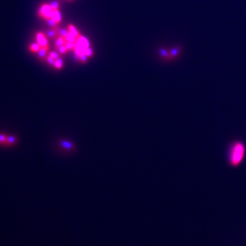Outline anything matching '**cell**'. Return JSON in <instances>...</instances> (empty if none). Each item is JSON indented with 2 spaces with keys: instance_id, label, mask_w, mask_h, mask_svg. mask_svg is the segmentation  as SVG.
Segmentation results:
<instances>
[{
  "instance_id": "9c48e42d",
  "label": "cell",
  "mask_w": 246,
  "mask_h": 246,
  "mask_svg": "<svg viewBox=\"0 0 246 246\" xmlns=\"http://www.w3.org/2000/svg\"><path fill=\"white\" fill-rule=\"evenodd\" d=\"M48 51V48H45V47H40L39 51H38V56L40 59L44 58L45 57L47 52Z\"/></svg>"
},
{
  "instance_id": "44dd1931",
  "label": "cell",
  "mask_w": 246,
  "mask_h": 246,
  "mask_svg": "<svg viewBox=\"0 0 246 246\" xmlns=\"http://www.w3.org/2000/svg\"><path fill=\"white\" fill-rule=\"evenodd\" d=\"M47 62L49 63V64H51V65H53V66H54V64H55V59H53L52 57H51L49 55V56H48L47 58Z\"/></svg>"
},
{
  "instance_id": "3957f363",
  "label": "cell",
  "mask_w": 246,
  "mask_h": 246,
  "mask_svg": "<svg viewBox=\"0 0 246 246\" xmlns=\"http://www.w3.org/2000/svg\"><path fill=\"white\" fill-rule=\"evenodd\" d=\"M75 44L79 46L81 49L84 50V51H85V49L89 47L90 46L89 40L87 39L86 37L81 36V35H79V36L77 37Z\"/></svg>"
},
{
  "instance_id": "2e32d148",
  "label": "cell",
  "mask_w": 246,
  "mask_h": 246,
  "mask_svg": "<svg viewBox=\"0 0 246 246\" xmlns=\"http://www.w3.org/2000/svg\"><path fill=\"white\" fill-rule=\"evenodd\" d=\"M84 53L88 56V58H90V57L93 55V51H92V49H90V47H88L85 49Z\"/></svg>"
},
{
  "instance_id": "7a4b0ae2",
  "label": "cell",
  "mask_w": 246,
  "mask_h": 246,
  "mask_svg": "<svg viewBox=\"0 0 246 246\" xmlns=\"http://www.w3.org/2000/svg\"><path fill=\"white\" fill-rule=\"evenodd\" d=\"M53 9L51 8V5L49 4H44L40 8L39 11V15L42 17H44L46 19H49L51 18L52 16Z\"/></svg>"
},
{
  "instance_id": "ba28073f",
  "label": "cell",
  "mask_w": 246,
  "mask_h": 246,
  "mask_svg": "<svg viewBox=\"0 0 246 246\" xmlns=\"http://www.w3.org/2000/svg\"><path fill=\"white\" fill-rule=\"evenodd\" d=\"M68 27V31H69V32H71V34H73V35H75V36L76 37H78L79 35H80L79 33V31L77 30L76 27L74 26V25H69Z\"/></svg>"
},
{
  "instance_id": "5b68a950",
  "label": "cell",
  "mask_w": 246,
  "mask_h": 246,
  "mask_svg": "<svg viewBox=\"0 0 246 246\" xmlns=\"http://www.w3.org/2000/svg\"><path fill=\"white\" fill-rule=\"evenodd\" d=\"M59 144H60V147L64 149L66 151H72L75 149L74 144L71 143V142L66 141V140H60L59 142Z\"/></svg>"
},
{
  "instance_id": "9a60e30c",
  "label": "cell",
  "mask_w": 246,
  "mask_h": 246,
  "mask_svg": "<svg viewBox=\"0 0 246 246\" xmlns=\"http://www.w3.org/2000/svg\"><path fill=\"white\" fill-rule=\"evenodd\" d=\"M57 33H58V31H57L56 29H51V30H49L47 31V36L48 37H49V38H53L55 36Z\"/></svg>"
},
{
  "instance_id": "ffe728a7",
  "label": "cell",
  "mask_w": 246,
  "mask_h": 246,
  "mask_svg": "<svg viewBox=\"0 0 246 246\" xmlns=\"http://www.w3.org/2000/svg\"><path fill=\"white\" fill-rule=\"evenodd\" d=\"M65 45H66V47H67L68 50L74 49V47H75V42H66Z\"/></svg>"
},
{
  "instance_id": "4fadbf2b",
  "label": "cell",
  "mask_w": 246,
  "mask_h": 246,
  "mask_svg": "<svg viewBox=\"0 0 246 246\" xmlns=\"http://www.w3.org/2000/svg\"><path fill=\"white\" fill-rule=\"evenodd\" d=\"M47 23L49 24L50 27H51L52 28H56V25L58 24L56 23V22L55 21V20L52 18H50L49 19H47Z\"/></svg>"
},
{
  "instance_id": "7402d4cb",
  "label": "cell",
  "mask_w": 246,
  "mask_h": 246,
  "mask_svg": "<svg viewBox=\"0 0 246 246\" xmlns=\"http://www.w3.org/2000/svg\"><path fill=\"white\" fill-rule=\"evenodd\" d=\"M49 55H50V56L52 57L53 59H55V60H57V59L60 58V55H59L58 53H56V52H51L49 53Z\"/></svg>"
},
{
  "instance_id": "8992f818",
  "label": "cell",
  "mask_w": 246,
  "mask_h": 246,
  "mask_svg": "<svg viewBox=\"0 0 246 246\" xmlns=\"http://www.w3.org/2000/svg\"><path fill=\"white\" fill-rule=\"evenodd\" d=\"M51 18H53V19L55 20V21L56 22L57 24L60 23L61 20H62V15H61V13L60 12V11H59L58 9H56V10H53L52 16H51Z\"/></svg>"
},
{
  "instance_id": "8fae6325",
  "label": "cell",
  "mask_w": 246,
  "mask_h": 246,
  "mask_svg": "<svg viewBox=\"0 0 246 246\" xmlns=\"http://www.w3.org/2000/svg\"><path fill=\"white\" fill-rule=\"evenodd\" d=\"M54 66L57 69H61L63 67V60L61 58H59L55 60V62L54 64Z\"/></svg>"
},
{
  "instance_id": "e0dca14e",
  "label": "cell",
  "mask_w": 246,
  "mask_h": 246,
  "mask_svg": "<svg viewBox=\"0 0 246 246\" xmlns=\"http://www.w3.org/2000/svg\"><path fill=\"white\" fill-rule=\"evenodd\" d=\"M79 58H80V61L81 62L83 63H86L87 61H88V56L85 54V53H81V54L79 55Z\"/></svg>"
},
{
  "instance_id": "d6986e66",
  "label": "cell",
  "mask_w": 246,
  "mask_h": 246,
  "mask_svg": "<svg viewBox=\"0 0 246 246\" xmlns=\"http://www.w3.org/2000/svg\"><path fill=\"white\" fill-rule=\"evenodd\" d=\"M49 5H51V8H52L53 10H56V9H58L59 8V3L56 1H52Z\"/></svg>"
},
{
  "instance_id": "7c38bea8",
  "label": "cell",
  "mask_w": 246,
  "mask_h": 246,
  "mask_svg": "<svg viewBox=\"0 0 246 246\" xmlns=\"http://www.w3.org/2000/svg\"><path fill=\"white\" fill-rule=\"evenodd\" d=\"M40 45L38 43H34L32 44V45H30V47H29V49L31 50V51H33V52H37V51H39V49H40Z\"/></svg>"
},
{
  "instance_id": "30bf717a",
  "label": "cell",
  "mask_w": 246,
  "mask_h": 246,
  "mask_svg": "<svg viewBox=\"0 0 246 246\" xmlns=\"http://www.w3.org/2000/svg\"><path fill=\"white\" fill-rule=\"evenodd\" d=\"M66 40H67V42H76L77 37H76L75 36V35H73V34H71V32H69L68 31V34L67 35V36L66 37Z\"/></svg>"
},
{
  "instance_id": "52a82bcc",
  "label": "cell",
  "mask_w": 246,
  "mask_h": 246,
  "mask_svg": "<svg viewBox=\"0 0 246 246\" xmlns=\"http://www.w3.org/2000/svg\"><path fill=\"white\" fill-rule=\"evenodd\" d=\"M66 42H67V40H66V37H63V36H61L60 37H59L58 39L56 40V41H55V47L56 48V49H58V48L60 47V46H62L63 45H64V44H66Z\"/></svg>"
},
{
  "instance_id": "6da1fadb",
  "label": "cell",
  "mask_w": 246,
  "mask_h": 246,
  "mask_svg": "<svg viewBox=\"0 0 246 246\" xmlns=\"http://www.w3.org/2000/svg\"><path fill=\"white\" fill-rule=\"evenodd\" d=\"M246 156L245 144L241 140H236L230 145L227 158L229 165L233 168L239 166Z\"/></svg>"
},
{
  "instance_id": "ac0fdd59",
  "label": "cell",
  "mask_w": 246,
  "mask_h": 246,
  "mask_svg": "<svg viewBox=\"0 0 246 246\" xmlns=\"http://www.w3.org/2000/svg\"><path fill=\"white\" fill-rule=\"evenodd\" d=\"M58 32L62 36L66 37L68 34V30H66V29H60L58 30Z\"/></svg>"
},
{
  "instance_id": "277c9868",
  "label": "cell",
  "mask_w": 246,
  "mask_h": 246,
  "mask_svg": "<svg viewBox=\"0 0 246 246\" xmlns=\"http://www.w3.org/2000/svg\"><path fill=\"white\" fill-rule=\"evenodd\" d=\"M36 38L38 43L39 44L41 47H45V48H49L48 47V41L47 38H46L45 35L42 33L39 32L36 35Z\"/></svg>"
},
{
  "instance_id": "5bb4252c",
  "label": "cell",
  "mask_w": 246,
  "mask_h": 246,
  "mask_svg": "<svg viewBox=\"0 0 246 246\" xmlns=\"http://www.w3.org/2000/svg\"><path fill=\"white\" fill-rule=\"evenodd\" d=\"M58 49L59 53H60V54H64V53H66V52H67V51H68L65 44L62 45V46H60V47H59Z\"/></svg>"
}]
</instances>
